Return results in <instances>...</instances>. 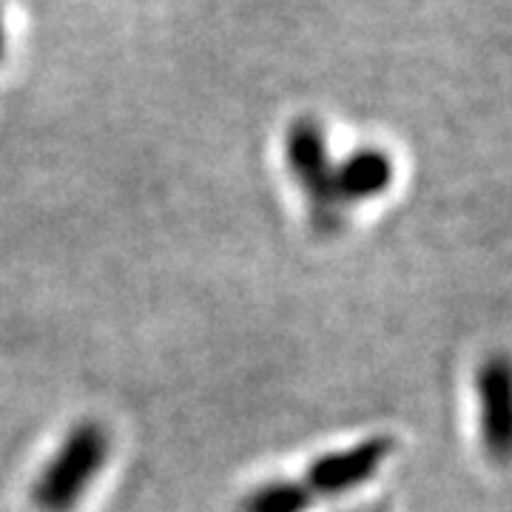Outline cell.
<instances>
[{"mask_svg": "<svg viewBox=\"0 0 512 512\" xmlns=\"http://www.w3.org/2000/svg\"><path fill=\"white\" fill-rule=\"evenodd\" d=\"M106 450H109V441L100 433V427H94V424L77 427L37 481V507L43 512L72 510L77 498L92 484L97 470L103 467Z\"/></svg>", "mask_w": 512, "mask_h": 512, "instance_id": "cell-2", "label": "cell"}, {"mask_svg": "<svg viewBox=\"0 0 512 512\" xmlns=\"http://www.w3.org/2000/svg\"><path fill=\"white\" fill-rule=\"evenodd\" d=\"M481 396V430L487 447L498 456H507L510 441V370L504 359H493L478 373Z\"/></svg>", "mask_w": 512, "mask_h": 512, "instance_id": "cell-4", "label": "cell"}, {"mask_svg": "<svg viewBox=\"0 0 512 512\" xmlns=\"http://www.w3.org/2000/svg\"><path fill=\"white\" fill-rule=\"evenodd\" d=\"M393 180V165L382 151H359L348 163L336 165L339 202H359L379 197Z\"/></svg>", "mask_w": 512, "mask_h": 512, "instance_id": "cell-5", "label": "cell"}, {"mask_svg": "<svg viewBox=\"0 0 512 512\" xmlns=\"http://www.w3.org/2000/svg\"><path fill=\"white\" fill-rule=\"evenodd\" d=\"M390 439H367L356 447L328 453L313 461L308 473L293 481H279L259 487L251 498H245L242 512H305L313 504L336 498L362 487L379 473L384 458L390 456Z\"/></svg>", "mask_w": 512, "mask_h": 512, "instance_id": "cell-1", "label": "cell"}, {"mask_svg": "<svg viewBox=\"0 0 512 512\" xmlns=\"http://www.w3.org/2000/svg\"><path fill=\"white\" fill-rule=\"evenodd\" d=\"M288 160L293 177L299 180L305 197L311 200L316 220H336L339 194H336V165L328 160L322 131L313 120H302L291 128L288 137Z\"/></svg>", "mask_w": 512, "mask_h": 512, "instance_id": "cell-3", "label": "cell"}, {"mask_svg": "<svg viewBox=\"0 0 512 512\" xmlns=\"http://www.w3.org/2000/svg\"><path fill=\"white\" fill-rule=\"evenodd\" d=\"M0 49H3V29H0Z\"/></svg>", "mask_w": 512, "mask_h": 512, "instance_id": "cell-6", "label": "cell"}]
</instances>
